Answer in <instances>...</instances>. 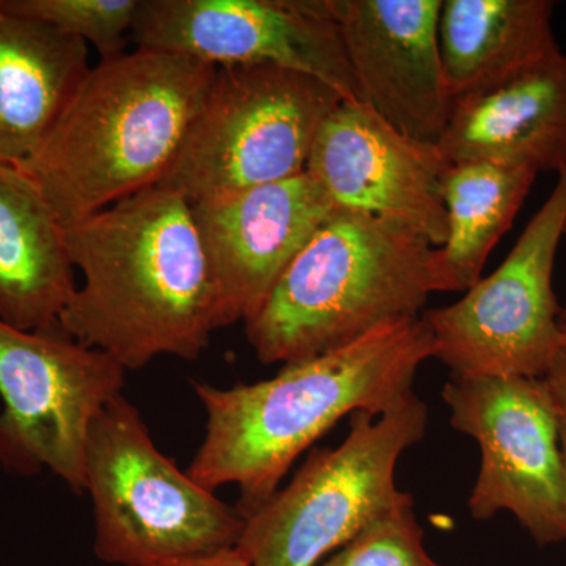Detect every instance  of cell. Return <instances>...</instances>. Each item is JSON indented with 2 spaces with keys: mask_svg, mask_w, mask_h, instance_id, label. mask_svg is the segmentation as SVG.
Returning <instances> with one entry per match:
<instances>
[{
  "mask_svg": "<svg viewBox=\"0 0 566 566\" xmlns=\"http://www.w3.org/2000/svg\"><path fill=\"white\" fill-rule=\"evenodd\" d=\"M76 286L59 324L128 370L210 345L219 297L192 205L153 186L63 229Z\"/></svg>",
  "mask_w": 566,
  "mask_h": 566,
  "instance_id": "cell-1",
  "label": "cell"
},
{
  "mask_svg": "<svg viewBox=\"0 0 566 566\" xmlns=\"http://www.w3.org/2000/svg\"><path fill=\"white\" fill-rule=\"evenodd\" d=\"M433 335L422 316L376 327L352 342L300 363L274 378L230 389L193 382L207 411V433L188 474L216 490L237 485L249 516L279 490L296 458L342 417L381 416L415 394Z\"/></svg>",
  "mask_w": 566,
  "mask_h": 566,
  "instance_id": "cell-2",
  "label": "cell"
},
{
  "mask_svg": "<svg viewBox=\"0 0 566 566\" xmlns=\"http://www.w3.org/2000/svg\"><path fill=\"white\" fill-rule=\"evenodd\" d=\"M216 66L145 50L102 59L40 147L17 164L62 229L161 182L210 91Z\"/></svg>",
  "mask_w": 566,
  "mask_h": 566,
  "instance_id": "cell-3",
  "label": "cell"
},
{
  "mask_svg": "<svg viewBox=\"0 0 566 566\" xmlns=\"http://www.w3.org/2000/svg\"><path fill=\"white\" fill-rule=\"evenodd\" d=\"M434 245L403 223L335 210L297 253L245 337L263 364H294L420 316L439 292Z\"/></svg>",
  "mask_w": 566,
  "mask_h": 566,
  "instance_id": "cell-4",
  "label": "cell"
},
{
  "mask_svg": "<svg viewBox=\"0 0 566 566\" xmlns=\"http://www.w3.org/2000/svg\"><path fill=\"white\" fill-rule=\"evenodd\" d=\"M85 491L95 509V553L107 564H178L233 549L243 535L240 510L159 452L123 395L88 431Z\"/></svg>",
  "mask_w": 566,
  "mask_h": 566,
  "instance_id": "cell-5",
  "label": "cell"
},
{
  "mask_svg": "<svg viewBox=\"0 0 566 566\" xmlns=\"http://www.w3.org/2000/svg\"><path fill=\"white\" fill-rule=\"evenodd\" d=\"M428 408L409 395L385 415L353 412L345 441L316 449L289 486L245 516L237 549L251 566H318L411 494L395 469L427 433Z\"/></svg>",
  "mask_w": 566,
  "mask_h": 566,
  "instance_id": "cell-6",
  "label": "cell"
},
{
  "mask_svg": "<svg viewBox=\"0 0 566 566\" xmlns=\"http://www.w3.org/2000/svg\"><path fill=\"white\" fill-rule=\"evenodd\" d=\"M344 102L307 74L216 66L207 98L158 186L189 203L305 172L324 120Z\"/></svg>",
  "mask_w": 566,
  "mask_h": 566,
  "instance_id": "cell-7",
  "label": "cell"
},
{
  "mask_svg": "<svg viewBox=\"0 0 566 566\" xmlns=\"http://www.w3.org/2000/svg\"><path fill=\"white\" fill-rule=\"evenodd\" d=\"M566 223V169L504 263L422 318L453 378H545L560 353L553 277Z\"/></svg>",
  "mask_w": 566,
  "mask_h": 566,
  "instance_id": "cell-8",
  "label": "cell"
},
{
  "mask_svg": "<svg viewBox=\"0 0 566 566\" xmlns=\"http://www.w3.org/2000/svg\"><path fill=\"white\" fill-rule=\"evenodd\" d=\"M125 368L63 333L21 331L0 319V465L17 474L50 469L85 491L93 420L122 395Z\"/></svg>",
  "mask_w": 566,
  "mask_h": 566,
  "instance_id": "cell-9",
  "label": "cell"
},
{
  "mask_svg": "<svg viewBox=\"0 0 566 566\" xmlns=\"http://www.w3.org/2000/svg\"><path fill=\"white\" fill-rule=\"evenodd\" d=\"M450 423L482 452L469 510L475 520L510 512L539 546L566 539L560 416L545 379L450 378Z\"/></svg>",
  "mask_w": 566,
  "mask_h": 566,
  "instance_id": "cell-10",
  "label": "cell"
},
{
  "mask_svg": "<svg viewBox=\"0 0 566 566\" xmlns=\"http://www.w3.org/2000/svg\"><path fill=\"white\" fill-rule=\"evenodd\" d=\"M132 41L212 66L297 71L359 102L327 0H140Z\"/></svg>",
  "mask_w": 566,
  "mask_h": 566,
  "instance_id": "cell-11",
  "label": "cell"
},
{
  "mask_svg": "<svg viewBox=\"0 0 566 566\" xmlns=\"http://www.w3.org/2000/svg\"><path fill=\"white\" fill-rule=\"evenodd\" d=\"M449 166L436 145L411 139L365 104L344 99L319 128L305 172L338 210L403 223L441 248L449 230L442 200Z\"/></svg>",
  "mask_w": 566,
  "mask_h": 566,
  "instance_id": "cell-12",
  "label": "cell"
},
{
  "mask_svg": "<svg viewBox=\"0 0 566 566\" xmlns=\"http://www.w3.org/2000/svg\"><path fill=\"white\" fill-rule=\"evenodd\" d=\"M357 98L398 132L438 145L452 98L438 24L442 0H327Z\"/></svg>",
  "mask_w": 566,
  "mask_h": 566,
  "instance_id": "cell-13",
  "label": "cell"
},
{
  "mask_svg": "<svg viewBox=\"0 0 566 566\" xmlns=\"http://www.w3.org/2000/svg\"><path fill=\"white\" fill-rule=\"evenodd\" d=\"M222 327L248 323L337 208L307 172L191 203Z\"/></svg>",
  "mask_w": 566,
  "mask_h": 566,
  "instance_id": "cell-14",
  "label": "cell"
},
{
  "mask_svg": "<svg viewBox=\"0 0 566 566\" xmlns=\"http://www.w3.org/2000/svg\"><path fill=\"white\" fill-rule=\"evenodd\" d=\"M449 164L485 161L536 175L566 169V54L458 99L438 145Z\"/></svg>",
  "mask_w": 566,
  "mask_h": 566,
  "instance_id": "cell-15",
  "label": "cell"
},
{
  "mask_svg": "<svg viewBox=\"0 0 566 566\" xmlns=\"http://www.w3.org/2000/svg\"><path fill=\"white\" fill-rule=\"evenodd\" d=\"M76 286L50 203L20 167L0 161V319L21 331L55 329Z\"/></svg>",
  "mask_w": 566,
  "mask_h": 566,
  "instance_id": "cell-16",
  "label": "cell"
},
{
  "mask_svg": "<svg viewBox=\"0 0 566 566\" xmlns=\"http://www.w3.org/2000/svg\"><path fill=\"white\" fill-rule=\"evenodd\" d=\"M88 70L87 43L0 10V161L40 147Z\"/></svg>",
  "mask_w": 566,
  "mask_h": 566,
  "instance_id": "cell-17",
  "label": "cell"
},
{
  "mask_svg": "<svg viewBox=\"0 0 566 566\" xmlns=\"http://www.w3.org/2000/svg\"><path fill=\"white\" fill-rule=\"evenodd\" d=\"M551 0H442L438 35L452 103L491 91L560 50Z\"/></svg>",
  "mask_w": 566,
  "mask_h": 566,
  "instance_id": "cell-18",
  "label": "cell"
},
{
  "mask_svg": "<svg viewBox=\"0 0 566 566\" xmlns=\"http://www.w3.org/2000/svg\"><path fill=\"white\" fill-rule=\"evenodd\" d=\"M536 174L485 161L450 164L442 177L447 240L434 249L439 292H468L512 229Z\"/></svg>",
  "mask_w": 566,
  "mask_h": 566,
  "instance_id": "cell-19",
  "label": "cell"
},
{
  "mask_svg": "<svg viewBox=\"0 0 566 566\" xmlns=\"http://www.w3.org/2000/svg\"><path fill=\"white\" fill-rule=\"evenodd\" d=\"M140 0H0V10L92 44L102 59L125 52Z\"/></svg>",
  "mask_w": 566,
  "mask_h": 566,
  "instance_id": "cell-20",
  "label": "cell"
},
{
  "mask_svg": "<svg viewBox=\"0 0 566 566\" xmlns=\"http://www.w3.org/2000/svg\"><path fill=\"white\" fill-rule=\"evenodd\" d=\"M318 566H442L427 553L417 521L415 499L408 497L371 520L345 546Z\"/></svg>",
  "mask_w": 566,
  "mask_h": 566,
  "instance_id": "cell-21",
  "label": "cell"
},
{
  "mask_svg": "<svg viewBox=\"0 0 566 566\" xmlns=\"http://www.w3.org/2000/svg\"><path fill=\"white\" fill-rule=\"evenodd\" d=\"M543 379L556 398L557 405L566 409V345L562 346L560 353Z\"/></svg>",
  "mask_w": 566,
  "mask_h": 566,
  "instance_id": "cell-22",
  "label": "cell"
},
{
  "mask_svg": "<svg viewBox=\"0 0 566 566\" xmlns=\"http://www.w3.org/2000/svg\"><path fill=\"white\" fill-rule=\"evenodd\" d=\"M166 566H251L243 554L233 547V549L223 551L214 556L192 558V560L178 562Z\"/></svg>",
  "mask_w": 566,
  "mask_h": 566,
  "instance_id": "cell-23",
  "label": "cell"
},
{
  "mask_svg": "<svg viewBox=\"0 0 566 566\" xmlns=\"http://www.w3.org/2000/svg\"><path fill=\"white\" fill-rule=\"evenodd\" d=\"M556 400V398H554ZM557 403V401H556ZM558 416H560V441H562V452H564V461L566 469V409L558 406Z\"/></svg>",
  "mask_w": 566,
  "mask_h": 566,
  "instance_id": "cell-24",
  "label": "cell"
},
{
  "mask_svg": "<svg viewBox=\"0 0 566 566\" xmlns=\"http://www.w3.org/2000/svg\"><path fill=\"white\" fill-rule=\"evenodd\" d=\"M558 327H560L562 342L566 345V307H562L560 315H558Z\"/></svg>",
  "mask_w": 566,
  "mask_h": 566,
  "instance_id": "cell-25",
  "label": "cell"
},
{
  "mask_svg": "<svg viewBox=\"0 0 566 566\" xmlns=\"http://www.w3.org/2000/svg\"><path fill=\"white\" fill-rule=\"evenodd\" d=\"M564 241L566 243V223H565Z\"/></svg>",
  "mask_w": 566,
  "mask_h": 566,
  "instance_id": "cell-26",
  "label": "cell"
}]
</instances>
